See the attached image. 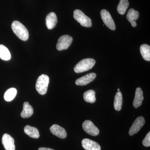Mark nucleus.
Listing matches in <instances>:
<instances>
[{"label":"nucleus","mask_w":150,"mask_h":150,"mask_svg":"<svg viewBox=\"0 0 150 150\" xmlns=\"http://www.w3.org/2000/svg\"><path fill=\"white\" fill-rule=\"evenodd\" d=\"M11 27L13 32L19 38L24 41L28 39L29 37L28 30L21 23L15 21L12 23Z\"/></svg>","instance_id":"obj_1"},{"label":"nucleus","mask_w":150,"mask_h":150,"mask_svg":"<svg viewBox=\"0 0 150 150\" xmlns=\"http://www.w3.org/2000/svg\"><path fill=\"white\" fill-rule=\"evenodd\" d=\"M94 59L88 58L83 59L75 66L74 70L76 73H81L91 69L95 65Z\"/></svg>","instance_id":"obj_2"},{"label":"nucleus","mask_w":150,"mask_h":150,"mask_svg":"<svg viewBox=\"0 0 150 150\" xmlns=\"http://www.w3.org/2000/svg\"><path fill=\"white\" fill-rule=\"evenodd\" d=\"M49 78L47 75L42 74L37 79L35 88L39 94L44 95L46 93L48 90Z\"/></svg>","instance_id":"obj_3"},{"label":"nucleus","mask_w":150,"mask_h":150,"mask_svg":"<svg viewBox=\"0 0 150 150\" xmlns=\"http://www.w3.org/2000/svg\"><path fill=\"white\" fill-rule=\"evenodd\" d=\"M74 17L77 21L83 27L88 28L92 26L91 19L86 16L80 10L76 9L74 11Z\"/></svg>","instance_id":"obj_4"},{"label":"nucleus","mask_w":150,"mask_h":150,"mask_svg":"<svg viewBox=\"0 0 150 150\" xmlns=\"http://www.w3.org/2000/svg\"><path fill=\"white\" fill-rule=\"evenodd\" d=\"M73 41L72 37L65 35L59 38L56 45V48L59 51L66 50L71 46Z\"/></svg>","instance_id":"obj_5"},{"label":"nucleus","mask_w":150,"mask_h":150,"mask_svg":"<svg viewBox=\"0 0 150 150\" xmlns=\"http://www.w3.org/2000/svg\"><path fill=\"white\" fill-rule=\"evenodd\" d=\"M100 15L103 21L106 26L110 30H115V23L109 12L105 9L102 10L100 12Z\"/></svg>","instance_id":"obj_6"},{"label":"nucleus","mask_w":150,"mask_h":150,"mask_svg":"<svg viewBox=\"0 0 150 150\" xmlns=\"http://www.w3.org/2000/svg\"><path fill=\"white\" fill-rule=\"evenodd\" d=\"M83 129L87 134L93 137L98 136L99 134V130L92 121L86 120L83 122Z\"/></svg>","instance_id":"obj_7"},{"label":"nucleus","mask_w":150,"mask_h":150,"mask_svg":"<svg viewBox=\"0 0 150 150\" xmlns=\"http://www.w3.org/2000/svg\"><path fill=\"white\" fill-rule=\"evenodd\" d=\"M145 123L144 118L143 116L138 117L134 121L129 131V134L132 136L137 134L141 130Z\"/></svg>","instance_id":"obj_8"},{"label":"nucleus","mask_w":150,"mask_h":150,"mask_svg":"<svg viewBox=\"0 0 150 150\" xmlns=\"http://www.w3.org/2000/svg\"><path fill=\"white\" fill-rule=\"evenodd\" d=\"M2 142L6 150H15L14 140L9 134H5L3 135Z\"/></svg>","instance_id":"obj_9"},{"label":"nucleus","mask_w":150,"mask_h":150,"mask_svg":"<svg viewBox=\"0 0 150 150\" xmlns=\"http://www.w3.org/2000/svg\"><path fill=\"white\" fill-rule=\"evenodd\" d=\"M96 75L95 73H90L77 79L76 81V84L78 86L86 85L93 81L96 79Z\"/></svg>","instance_id":"obj_10"},{"label":"nucleus","mask_w":150,"mask_h":150,"mask_svg":"<svg viewBox=\"0 0 150 150\" xmlns=\"http://www.w3.org/2000/svg\"><path fill=\"white\" fill-rule=\"evenodd\" d=\"M81 143L83 147L86 150H101L100 146L98 143L89 139H84Z\"/></svg>","instance_id":"obj_11"},{"label":"nucleus","mask_w":150,"mask_h":150,"mask_svg":"<svg viewBox=\"0 0 150 150\" xmlns=\"http://www.w3.org/2000/svg\"><path fill=\"white\" fill-rule=\"evenodd\" d=\"M50 130L52 134L61 139H65L67 137V133L65 129L57 124L52 125Z\"/></svg>","instance_id":"obj_12"},{"label":"nucleus","mask_w":150,"mask_h":150,"mask_svg":"<svg viewBox=\"0 0 150 150\" xmlns=\"http://www.w3.org/2000/svg\"><path fill=\"white\" fill-rule=\"evenodd\" d=\"M46 25L47 28L52 29L56 26L58 20L56 14L51 12L48 14L46 18Z\"/></svg>","instance_id":"obj_13"},{"label":"nucleus","mask_w":150,"mask_h":150,"mask_svg":"<svg viewBox=\"0 0 150 150\" xmlns=\"http://www.w3.org/2000/svg\"><path fill=\"white\" fill-rule=\"evenodd\" d=\"M144 97L143 96V92L142 88H137L136 89L135 93V98L133 102V105L136 108L140 107L142 105Z\"/></svg>","instance_id":"obj_14"},{"label":"nucleus","mask_w":150,"mask_h":150,"mask_svg":"<svg viewBox=\"0 0 150 150\" xmlns=\"http://www.w3.org/2000/svg\"><path fill=\"white\" fill-rule=\"evenodd\" d=\"M33 113V109L32 106L29 105V103L25 102L23 103V109L21 113L23 118H29L32 116Z\"/></svg>","instance_id":"obj_15"},{"label":"nucleus","mask_w":150,"mask_h":150,"mask_svg":"<svg viewBox=\"0 0 150 150\" xmlns=\"http://www.w3.org/2000/svg\"><path fill=\"white\" fill-rule=\"evenodd\" d=\"M24 131L25 134L33 139H38L40 137L39 131L35 127L27 125L25 127Z\"/></svg>","instance_id":"obj_16"},{"label":"nucleus","mask_w":150,"mask_h":150,"mask_svg":"<svg viewBox=\"0 0 150 150\" xmlns=\"http://www.w3.org/2000/svg\"><path fill=\"white\" fill-rule=\"evenodd\" d=\"M122 104L123 97L121 92L119 91L116 93L114 98V107L115 110L120 111L122 108Z\"/></svg>","instance_id":"obj_17"},{"label":"nucleus","mask_w":150,"mask_h":150,"mask_svg":"<svg viewBox=\"0 0 150 150\" xmlns=\"http://www.w3.org/2000/svg\"><path fill=\"white\" fill-rule=\"evenodd\" d=\"M140 52L143 59L145 61H150V46L147 44H144L140 47Z\"/></svg>","instance_id":"obj_18"},{"label":"nucleus","mask_w":150,"mask_h":150,"mask_svg":"<svg viewBox=\"0 0 150 150\" xmlns=\"http://www.w3.org/2000/svg\"><path fill=\"white\" fill-rule=\"evenodd\" d=\"M83 98L86 102L93 103L96 101L95 91L93 90H89L83 94Z\"/></svg>","instance_id":"obj_19"},{"label":"nucleus","mask_w":150,"mask_h":150,"mask_svg":"<svg viewBox=\"0 0 150 150\" xmlns=\"http://www.w3.org/2000/svg\"><path fill=\"white\" fill-rule=\"evenodd\" d=\"M0 58L4 61H8L11 59L10 52L5 46L0 45Z\"/></svg>","instance_id":"obj_20"},{"label":"nucleus","mask_w":150,"mask_h":150,"mask_svg":"<svg viewBox=\"0 0 150 150\" xmlns=\"http://www.w3.org/2000/svg\"><path fill=\"white\" fill-rule=\"evenodd\" d=\"M129 5L128 0H120L117 7V11L118 13L121 15L124 14L129 7Z\"/></svg>","instance_id":"obj_21"},{"label":"nucleus","mask_w":150,"mask_h":150,"mask_svg":"<svg viewBox=\"0 0 150 150\" xmlns=\"http://www.w3.org/2000/svg\"><path fill=\"white\" fill-rule=\"evenodd\" d=\"M16 89L12 88L7 90L4 94V98L7 101H11L15 98L17 94Z\"/></svg>","instance_id":"obj_22"},{"label":"nucleus","mask_w":150,"mask_h":150,"mask_svg":"<svg viewBox=\"0 0 150 150\" xmlns=\"http://www.w3.org/2000/svg\"><path fill=\"white\" fill-rule=\"evenodd\" d=\"M139 18V12L133 8L130 9L126 15V18L128 21L130 22V23L133 21H136Z\"/></svg>","instance_id":"obj_23"},{"label":"nucleus","mask_w":150,"mask_h":150,"mask_svg":"<svg viewBox=\"0 0 150 150\" xmlns=\"http://www.w3.org/2000/svg\"><path fill=\"white\" fill-rule=\"evenodd\" d=\"M143 145L145 147H149L150 146V132H149L146 136L142 142Z\"/></svg>","instance_id":"obj_24"},{"label":"nucleus","mask_w":150,"mask_h":150,"mask_svg":"<svg viewBox=\"0 0 150 150\" xmlns=\"http://www.w3.org/2000/svg\"><path fill=\"white\" fill-rule=\"evenodd\" d=\"M38 150H55L53 149H50V148H45V147H40L38 149Z\"/></svg>","instance_id":"obj_25"},{"label":"nucleus","mask_w":150,"mask_h":150,"mask_svg":"<svg viewBox=\"0 0 150 150\" xmlns=\"http://www.w3.org/2000/svg\"><path fill=\"white\" fill-rule=\"evenodd\" d=\"M131 25H132L133 27H135L137 26V23H136V21H133L131 22Z\"/></svg>","instance_id":"obj_26"},{"label":"nucleus","mask_w":150,"mask_h":150,"mask_svg":"<svg viewBox=\"0 0 150 150\" xmlns=\"http://www.w3.org/2000/svg\"><path fill=\"white\" fill-rule=\"evenodd\" d=\"M120 91V89H119V88H118V91Z\"/></svg>","instance_id":"obj_27"}]
</instances>
